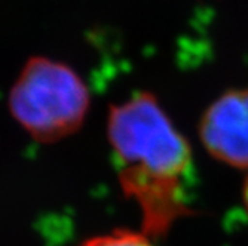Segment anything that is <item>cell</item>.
I'll return each instance as SVG.
<instances>
[{
    "label": "cell",
    "instance_id": "1",
    "mask_svg": "<svg viewBox=\"0 0 248 246\" xmlns=\"http://www.w3.org/2000/svg\"><path fill=\"white\" fill-rule=\"evenodd\" d=\"M107 140L124 194L141 214V233L164 237L178 219L196 215L187 203L192 150L153 94L113 104Z\"/></svg>",
    "mask_w": 248,
    "mask_h": 246
},
{
    "label": "cell",
    "instance_id": "2",
    "mask_svg": "<svg viewBox=\"0 0 248 246\" xmlns=\"http://www.w3.org/2000/svg\"><path fill=\"white\" fill-rule=\"evenodd\" d=\"M8 108L34 141L52 144L82 128L91 108V91L70 64L31 55L9 89Z\"/></svg>",
    "mask_w": 248,
    "mask_h": 246
},
{
    "label": "cell",
    "instance_id": "3",
    "mask_svg": "<svg viewBox=\"0 0 248 246\" xmlns=\"http://www.w3.org/2000/svg\"><path fill=\"white\" fill-rule=\"evenodd\" d=\"M202 144L214 159L233 168H248V89L223 94L199 125Z\"/></svg>",
    "mask_w": 248,
    "mask_h": 246
},
{
    "label": "cell",
    "instance_id": "4",
    "mask_svg": "<svg viewBox=\"0 0 248 246\" xmlns=\"http://www.w3.org/2000/svg\"><path fill=\"white\" fill-rule=\"evenodd\" d=\"M80 246H156L149 236L141 232L115 230L85 240Z\"/></svg>",
    "mask_w": 248,
    "mask_h": 246
},
{
    "label": "cell",
    "instance_id": "5",
    "mask_svg": "<svg viewBox=\"0 0 248 246\" xmlns=\"http://www.w3.org/2000/svg\"><path fill=\"white\" fill-rule=\"evenodd\" d=\"M242 199H244L245 209H247V212H248V176L245 178V183H244V188H242Z\"/></svg>",
    "mask_w": 248,
    "mask_h": 246
}]
</instances>
